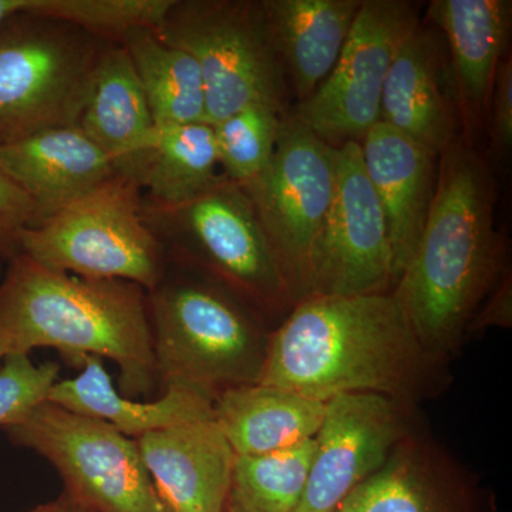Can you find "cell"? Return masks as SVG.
<instances>
[{"label": "cell", "mask_w": 512, "mask_h": 512, "mask_svg": "<svg viewBox=\"0 0 512 512\" xmlns=\"http://www.w3.org/2000/svg\"><path fill=\"white\" fill-rule=\"evenodd\" d=\"M493 168L458 137L437 158L429 215L393 295L424 350L448 348L493 285L503 242Z\"/></svg>", "instance_id": "1"}, {"label": "cell", "mask_w": 512, "mask_h": 512, "mask_svg": "<svg viewBox=\"0 0 512 512\" xmlns=\"http://www.w3.org/2000/svg\"><path fill=\"white\" fill-rule=\"evenodd\" d=\"M39 348L79 363L87 356L111 360L128 399L147 396L158 383L143 288L53 271L20 252L0 278V365Z\"/></svg>", "instance_id": "2"}, {"label": "cell", "mask_w": 512, "mask_h": 512, "mask_svg": "<svg viewBox=\"0 0 512 512\" xmlns=\"http://www.w3.org/2000/svg\"><path fill=\"white\" fill-rule=\"evenodd\" d=\"M393 292L309 295L266 342L258 382L326 403L403 392L423 353Z\"/></svg>", "instance_id": "3"}, {"label": "cell", "mask_w": 512, "mask_h": 512, "mask_svg": "<svg viewBox=\"0 0 512 512\" xmlns=\"http://www.w3.org/2000/svg\"><path fill=\"white\" fill-rule=\"evenodd\" d=\"M157 382L217 396L258 382L266 343L258 326L220 285L163 278L147 293Z\"/></svg>", "instance_id": "4"}, {"label": "cell", "mask_w": 512, "mask_h": 512, "mask_svg": "<svg viewBox=\"0 0 512 512\" xmlns=\"http://www.w3.org/2000/svg\"><path fill=\"white\" fill-rule=\"evenodd\" d=\"M154 33L197 62L210 126L254 103L291 111L262 0H173Z\"/></svg>", "instance_id": "5"}, {"label": "cell", "mask_w": 512, "mask_h": 512, "mask_svg": "<svg viewBox=\"0 0 512 512\" xmlns=\"http://www.w3.org/2000/svg\"><path fill=\"white\" fill-rule=\"evenodd\" d=\"M111 43L22 12L0 23V146L76 126Z\"/></svg>", "instance_id": "6"}, {"label": "cell", "mask_w": 512, "mask_h": 512, "mask_svg": "<svg viewBox=\"0 0 512 512\" xmlns=\"http://www.w3.org/2000/svg\"><path fill=\"white\" fill-rule=\"evenodd\" d=\"M20 252L53 271L136 284L151 292L167 254L141 214V188L116 175L62 210L26 228Z\"/></svg>", "instance_id": "7"}, {"label": "cell", "mask_w": 512, "mask_h": 512, "mask_svg": "<svg viewBox=\"0 0 512 512\" xmlns=\"http://www.w3.org/2000/svg\"><path fill=\"white\" fill-rule=\"evenodd\" d=\"M141 214L165 252L194 259L238 295L264 306L295 298L247 192L225 175L181 204L141 197Z\"/></svg>", "instance_id": "8"}, {"label": "cell", "mask_w": 512, "mask_h": 512, "mask_svg": "<svg viewBox=\"0 0 512 512\" xmlns=\"http://www.w3.org/2000/svg\"><path fill=\"white\" fill-rule=\"evenodd\" d=\"M9 440L45 457L80 512H170L144 466L137 440L106 421L40 403L5 427Z\"/></svg>", "instance_id": "9"}, {"label": "cell", "mask_w": 512, "mask_h": 512, "mask_svg": "<svg viewBox=\"0 0 512 512\" xmlns=\"http://www.w3.org/2000/svg\"><path fill=\"white\" fill-rule=\"evenodd\" d=\"M336 147L285 114L264 171L241 185L293 296L308 295L309 265L332 202Z\"/></svg>", "instance_id": "10"}, {"label": "cell", "mask_w": 512, "mask_h": 512, "mask_svg": "<svg viewBox=\"0 0 512 512\" xmlns=\"http://www.w3.org/2000/svg\"><path fill=\"white\" fill-rule=\"evenodd\" d=\"M419 22L413 3L362 0L338 62L308 99L295 104L293 116L330 146L360 143L380 121L387 74Z\"/></svg>", "instance_id": "11"}, {"label": "cell", "mask_w": 512, "mask_h": 512, "mask_svg": "<svg viewBox=\"0 0 512 512\" xmlns=\"http://www.w3.org/2000/svg\"><path fill=\"white\" fill-rule=\"evenodd\" d=\"M386 217L363 164L362 147H336L335 191L311 258L308 295H373L393 291ZM305 296V298H306Z\"/></svg>", "instance_id": "12"}, {"label": "cell", "mask_w": 512, "mask_h": 512, "mask_svg": "<svg viewBox=\"0 0 512 512\" xmlns=\"http://www.w3.org/2000/svg\"><path fill=\"white\" fill-rule=\"evenodd\" d=\"M402 421L392 397L346 393L325 403L308 484L295 512H336L392 456Z\"/></svg>", "instance_id": "13"}, {"label": "cell", "mask_w": 512, "mask_h": 512, "mask_svg": "<svg viewBox=\"0 0 512 512\" xmlns=\"http://www.w3.org/2000/svg\"><path fill=\"white\" fill-rule=\"evenodd\" d=\"M427 22L446 46L458 124L473 144L487 127L488 107L501 60L507 56L511 0H433Z\"/></svg>", "instance_id": "14"}, {"label": "cell", "mask_w": 512, "mask_h": 512, "mask_svg": "<svg viewBox=\"0 0 512 512\" xmlns=\"http://www.w3.org/2000/svg\"><path fill=\"white\" fill-rule=\"evenodd\" d=\"M380 121L437 158L460 137L446 46L433 26L417 23L397 50L384 83Z\"/></svg>", "instance_id": "15"}, {"label": "cell", "mask_w": 512, "mask_h": 512, "mask_svg": "<svg viewBox=\"0 0 512 512\" xmlns=\"http://www.w3.org/2000/svg\"><path fill=\"white\" fill-rule=\"evenodd\" d=\"M151 481L170 512H225L235 453L212 419L137 439Z\"/></svg>", "instance_id": "16"}, {"label": "cell", "mask_w": 512, "mask_h": 512, "mask_svg": "<svg viewBox=\"0 0 512 512\" xmlns=\"http://www.w3.org/2000/svg\"><path fill=\"white\" fill-rule=\"evenodd\" d=\"M0 168L32 202L36 222L119 175L106 153L77 124L0 146Z\"/></svg>", "instance_id": "17"}, {"label": "cell", "mask_w": 512, "mask_h": 512, "mask_svg": "<svg viewBox=\"0 0 512 512\" xmlns=\"http://www.w3.org/2000/svg\"><path fill=\"white\" fill-rule=\"evenodd\" d=\"M360 147L367 177L386 217L396 285L429 215L437 157L383 121L367 131Z\"/></svg>", "instance_id": "18"}, {"label": "cell", "mask_w": 512, "mask_h": 512, "mask_svg": "<svg viewBox=\"0 0 512 512\" xmlns=\"http://www.w3.org/2000/svg\"><path fill=\"white\" fill-rule=\"evenodd\" d=\"M77 126L106 153L119 175L141 185L157 126L123 46L110 45L101 56Z\"/></svg>", "instance_id": "19"}, {"label": "cell", "mask_w": 512, "mask_h": 512, "mask_svg": "<svg viewBox=\"0 0 512 512\" xmlns=\"http://www.w3.org/2000/svg\"><path fill=\"white\" fill-rule=\"evenodd\" d=\"M360 5L362 0H262L296 104L332 72Z\"/></svg>", "instance_id": "20"}, {"label": "cell", "mask_w": 512, "mask_h": 512, "mask_svg": "<svg viewBox=\"0 0 512 512\" xmlns=\"http://www.w3.org/2000/svg\"><path fill=\"white\" fill-rule=\"evenodd\" d=\"M82 372L57 380L49 402L83 416L106 421L130 439L214 417V397L185 387H168L153 402L128 399L114 389L100 357H84Z\"/></svg>", "instance_id": "21"}, {"label": "cell", "mask_w": 512, "mask_h": 512, "mask_svg": "<svg viewBox=\"0 0 512 512\" xmlns=\"http://www.w3.org/2000/svg\"><path fill=\"white\" fill-rule=\"evenodd\" d=\"M325 403L261 383L228 387L214 399V419L237 456L298 446L318 433Z\"/></svg>", "instance_id": "22"}, {"label": "cell", "mask_w": 512, "mask_h": 512, "mask_svg": "<svg viewBox=\"0 0 512 512\" xmlns=\"http://www.w3.org/2000/svg\"><path fill=\"white\" fill-rule=\"evenodd\" d=\"M127 50L157 128L207 123V96L197 62L167 45L154 30H136L120 43Z\"/></svg>", "instance_id": "23"}, {"label": "cell", "mask_w": 512, "mask_h": 512, "mask_svg": "<svg viewBox=\"0 0 512 512\" xmlns=\"http://www.w3.org/2000/svg\"><path fill=\"white\" fill-rule=\"evenodd\" d=\"M214 130L207 123L157 128V141L141 180V197L177 205L211 187L221 175Z\"/></svg>", "instance_id": "24"}, {"label": "cell", "mask_w": 512, "mask_h": 512, "mask_svg": "<svg viewBox=\"0 0 512 512\" xmlns=\"http://www.w3.org/2000/svg\"><path fill=\"white\" fill-rule=\"evenodd\" d=\"M313 453L315 437L274 453L235 454L229 507L239 512H295L308 484Z\"/></svg>", "instance_id": "25"}, {"label": "cell", "mask_w": 512, "mask_h": 512, "mask_svg": "<svg viewBox=\"0 0 512 512\" xmlns=\"http://www.w3.org/2000/svg\"><path fill=\"white\" fill-rule=\"evenodd\" d=\"M336 512H471L467 498L409 457L390 456Z\"/></svg>", "instance_id": "26"}, {"label": "cell", "mask_w": 512, "mask_h": 512, "mask_svg": "<svg viewBox=\"0 0 512 512\" xmlns=\"http://www.w3.org/2000/svg\"><path fill=\"white\" fill-rule=\"evenodd\" d=\"M173 0H29L26 13L67 23L120 45L136 30H156Z\"/></svg>", "instance_id": "27"}, {"label": "cell", "mask_w": 512, "mask_h": 512, "mask_svg": "<svg viewBox=\"0 0 512 512\" xmlns=\"http://www.w3.org/2000/svg\"><path fill=\"white\" fill-rule=\"evenodd\" d=\"M285 114L271 104L254 103L212 124L218 161L228 180L244 185L265 170Z\"/></svg>", "instance_id": "28"}, {"label": "cell", "mask_w": 512, "mask_h": 512, "mask_svg": "<svg viewBox=\"0 0 512 512\" xmlns=\"http://www.w3.org/2000/svg\"><path fill=\"white\" fill-rule=\"evenodd\" d=\"M60 367L46 362L36 365L29 355H15L0 365V429L10 426L46 402L59 380Z\"/></svg>", "instance_id": "29"}, {"label": "cell", "mask_w": 512, "mask_h": 512, "mask_svg": "<svg viewBox=\"0 0 512 512\" xmlns=\"http://www.w3.org/2000/svg\"><path fill=\"white\" fill-rule=\"evenodd\" d=\"M36 222L29 198L0 168V259L8 262L20 254L19 239Z\"/></svg>", "instance_id": "30"}, {"label": "cell", "mask_w": 512, "mask_h": 512, "mask_svg": "<svg viewBox=\"0 0 512 512\" xmlns=\"http://www.w3.org/2000/svg\"><path fill=\"white\" fill-rule=\"evenodd\" d=\"M490 153L505 157L512 146V59L505 56L495 73L487 119Z\"/></svg>", "instance_id": "31"}, {"label": "cell", "mask_w": 512, "mask_h": 512, "mask_svg": "<svg viewBox=\"0 0 512 512\" xmlns=\"http://www.w3.org/2000/svg\"><path fill=\"white\" fill-rule=\"evenodd\" d=\"M29 0H0V23L28 10Z\"/></svg>", "instance_id": "32"}, {"label": "cell", "mask_w": 512, "mask_h": 512, "mask_svg": "<svg viewBox=\"0 0 512 512\" xmlns=\"http://www.w3.org/2000/svg\"><path fill=\"white\" fill-rule=\"evenodd\" d=\"M28 512H79V510H77L72 501L63 494L62 497L57 498V500L39 505V507L33 508V510Z\"/></svg>", "instance_id": "33"}, {"label": "cell", "mask_w": 512, "mask_h": 512, "mask_svg": "<svg viewBox=\"0 0 512 512\" xmlns=\"http://www.w3.org/2000/svg\"><path fill=\"white\" fill-rule=\"evenodd\" d=\"M225 512H239V511L234 510V508L229 507V505L227 504V510H225Z\"/></svg>", "instance_id": "34"}, {"label": "cell", "mask_w": 512, "mask_h": 512, "mask_svg": "<svg viewBox=\"0 0 512 512\" xmlns=\"http://www.w3.org/2000/svg\"><path fill=\"white\" fill-rule=\"evenodd\" d=\"M3 269H2V259H0V278H2Z\"/></svg>", "instance_id": "35"}, {"label": "cell", "mask_w": 512, "mask_h": 512, "mask_svg": "<svg viewBox=\"0 0 512 512\" xmlns=\"http://www.w3.org/2000/svg\"><path fill=\"white\" fill-rule=\"evenodd\" d=\"M80 512V511H79Z\"/></svg>", "instance_id": "36"}]
</instances>
